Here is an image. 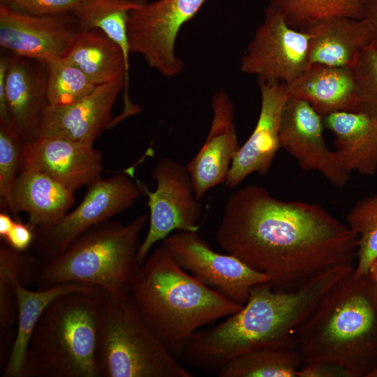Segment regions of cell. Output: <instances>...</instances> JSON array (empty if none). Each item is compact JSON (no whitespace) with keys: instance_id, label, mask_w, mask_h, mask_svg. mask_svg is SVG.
<instances>
[{"instance_id":"cell-4","label":"cell","mask_w":377,"mask_h":377,"mask_svg":"<svg viewBox=\"0 0 377 377\" xmlns=\"http://www.w3.org/2000/svg\"><path fill=\"white\" fill-rule=\"evenodd\" d=\"M131 296L152 332L179 360L184 343L200 327L243 306L182 269L163 243L141 264Z\"/></svg>"},{"instance_id":"cell-8","label":"cell","mask_w":377,"mask_h":377,"mask_svg":"<svg viewBox=\"0 0 377 377\" xmlns=\"http://www.w3.org/2000/svg\"><path fill=\"white\" fill-rule=\"evenodd\" d=\"M143 186L128 172L101 178L88 186L80 203L56 223L35 228L31 246L44 260L60 254L89 229L133 207L144 193Z\"/></svg>"},{"instance_id":"cell-34","label":"cell","mask_w":377,"mask_h":377,"mask_svg":"<svg viewBox=\"0 0 377 377\" xmlns=\"http://www.w3.org/2000/svg\"><path fill=\"white\" fill-rule=\"evenodd\" d=\"M34 236V227L29 223L15 220L9 233L2 241L16 250L25 251L32 246Z\"/></svg>"},{"instance_id":"cell-14","label":"cell","mask_w":377,"mask_h":377,"mask_svg":"<svg viewBox=\"0 0 377 377\" xmlns=\"http://www.w3.org/2000/svg\"><path fill=\"white\" fill-rule=\"evenodd\" d=\"M123 90V117L135 114L124 78L98 85L83 98L68 105H48L43 112L38 137H59L93 146L96 138L112 126V110Z\"/></svg>"},{"instance_id":"cell-21","label":"cell","mask_w":377,"mask_h":377,"mask_svg":"<svg viewBox=\"0 0 377 377\" xmlns=\"http://www.w3.org/2000/svg\"><path fill=\"white\" fill-rule=\"evenodd\" d=\"M304 30L311 34L309 65L352 68L360 53L372 42L369 27L364 19L333 17L316 22Z\"/></svg>"},{"instance_id":"cell-23","label":"cell","mask_w":377,"mask_h":377,"mask_svg":"<svg viewBox=\"0 0 377 377\" xmlns=\"http://www.w3.org/2000/svg\"><path fill=\"white\" fill-rule=\"evenodd\" d=\"M334 135V150L350 173L377 171V119L363 111L337 112L323 117Z\"/></svg>"},{"instance_id":"cell-25","label":"cell","mask_w":377,"mask_h":377,"mask_svg":"<svg viewBox=\"0 0 377 377\" xmlns=\"http://www.w3.org/2000/svg\"><path fill=\"white\" fill-rule=\"evenodd\" d=\"M64 59L97 86L124 78L128 91L129 63L120 47L101 30L80 31Z\"/></svg>"},{"instance_id":"cell-2","label":"cell","mask_w":377,"mask_h":377,"mask_svg":"<svg viewBox=\"0 0 377 377\" xmlns=\"http://www.w3.org/2000/svg\"><path fill=\"white\" fill-rule=\"evenodd\" d=\"M354 269L351 265L328 269L294 289L277 288L270 281L254 286L237 312L218 325L196 331L184 343L179 360L216 373L230 360L258 348L297 347V327L325 294Z\"/></svg>"},{"instance_id":"cell-9","label":"cell","mask_w":377,"mask_h":377,"mask_svg":"<svg viewBox=\"0 0 377 377\" xmlns=\"http://www.w3.org/2000/svg\"><path fill=\"white\" fill-rule=\"evenodd\" d=\"M206 0L145 1L130 11L128 36L131 53L141 55L162 75L173 77L183 70L175 43L181 28L191 20Z\"/></svg>"},{"instance_id":"cell-28","label":"cell","mask_w":377,"mask_h":377,"mask_svg":"<svg viewBox=\"0 0 377 377\" xmlns=\"http://www.w3.org/2000/svg\"><path fill=\"white\" fill-rule=\"evenodd\" d=\"M294 29L304 30L333 17L362 19L361 0H267Z\"/></svg>"},{"instance_id":"cell-20","label":"cell","mask_w":377,"mask_h":377,"mask_svg":"<svg viewBox=\"0 0 377 377\" xmlns=\"http://www.w3.org/2000/svg\"><path fill=\"white\" fill-rule=\"evenodd\" d=\"M288 97L304 100L322 116L360 110V92L352 68L310 64L286 84Z\"/></svg>"},{"instance_id":"cell-27","label":"cell","mask_w":377,"mask_h":377,"mask_svg":"<svg viewBox=\"0 0 377 377\" xmlns=\"http://www.w3.org/2000/svg\"><path fill=\"white\" fill-rule=\"evenodd\" d=\"M145 0H87L80 10L74 13L80 31L98 29L117 44L128 63L131 53L128 20L131 10L142 5Z\"/></svg>"},{"instance_id":"cell-35","label":"cell","mask_w":377,"mask_h":377,"mask_svg":"<svg viewBox=\"0 0 377 377\" xmlns=\"http://www.w3.org/2000/svg\"><path fill=\"white\" fill-rule=\"evenodd\" d=\"M299 377H349L346 371L336 365L325 363H304Z\"/></svg>"},{"instance_id":"cell-39","label":"cell","mask_w":377,"mask_h":377,"mask_svg":"<svg viewBox=\"0 0 377 377\" xmlns=\"http://www.w3.org/2000/svg\"><path fill=\"white\" fill-rule=\"evenodd\" d=\"M367 276L370 279L377 298V258L374 261L370 267Z\"/></svg>"},{"instance_id":"cell-15","label":"cell","mask_w":377,"mask_h":377,"mask_svg":"<svg viewBox=\"0 0 377 377\" xmlns=\"http://www.w3.org/2000/svg\"><path fill=\"white\" fill-rule=\"evenodd\" d=\"M323 117L307 101L288 97L282 111L279 141L304 170L322 174L332 185L343 187L350 173L327 147Z\"/></svg>"},{"instance_id":"cell-5","label":"cell","mask_w":377,"mask_h":377,"mask_svg":"<svg viewBox=\"0 0 377 377\" xmlns=\"http://www.w3.org/2000/svg\"><path fill=\"white\" fill-rule=\"evenodd\" d=\"M148 220L145 214L126 224L109 220L89 229L62 253L39 264L35 283L42 289L82 283L112 297L130 295L141 266L140 237Z\"/></svg>"},{"instance_id":"cell-41","label":"cell","mask_w":377,"mask_h":377,"mask_svg":"<svg viewBox=\"0 0 377 377\" xmlns=\"http://www.w3.org/2000/svg\"><path fill=\"white\" fill-rule=\"evenodd\" d=\"M367 377H377V367L372 371Z\"/></svg>"},{"instance_id":"cell-32","label":"cell","mask_w":377,"mask_h":377,"mask_svg":"<svg viewBox=\"0 0 377 377\" xmlns=\"http://www.w3.org/2000/svg\"><path fill=\"white\" fill-rule=\"evenodd\" d=\"M360 92V110L377 119V50L371 45L352 66Z\"/></svg>"},{"instance_id":"cell-33","label":"cell","mask_w":377,"mask_h":377,"mask_svg":"<svg viewBox=\"0 0 377 377\" xmlns=\"http://www.w3.org/2000/svg\"><path fill=\"white\" fill-rule=\"evenodd\" d=\"M87 0H13V8L34 15L52 16L75 13Z\"/></svg>"},{"instance_id":"cell-30","label":"cell","mask_w":377,"mask_h":377,"mask_svg":"<svg viewBox=\"0 0 377 377\" xmlns=\"http://www.w3.org/2000/svg\"><path fill=\"white\" fill-rule=\"evenodd\" d=\"M97 87L78 68L64 58L47 63L46 93L48 105H63L76 102Z\"/></svg>"},{"instance_id":"cell-18","label":"cell","mask_w":377,"mask_h":377,"mask_svg":"<svg viewBox=\"0 0 377 377\" xmlns=\"http://www.w3.org/2000/svg\"><path fill=\"white\" fill-rule=\"evenodd\" d=\"M212 119L206 140L186 168L198 198L226 182L232 161L240 146L235 126V105L224 91L214 93Z\"/></svg>"},{"instance_id":"cell-12","label":"cell","mask_w":377,"mask_h":377,"mask_svg":"<svg viewBox=\"0 0 377 377\" xmlns=\"http://www.w3.org/2000/svg\"><path fill=\"white\" fill-rule=\"evenodd\" d=\"M162 243L182 269L242 306L254 286L271 281L234 256L214 251L198 231H175Z\"/></svg>"},{"instance_id":"cell-29","label":"cell","mask_w":377,"mask_h":377,"mask_svg":"<svg viewBox=\"0 0 377 377\" xmlns=\"http://www.w3.org/2000/svg\"><path fill=\"white\" fill-rule=\"evenodd\" d=\"M346 221L357 241L354 274L366 276L377 258V193L358 200L348 212Z\"/></svg>"},{"instance_id":"cell-16","label":"cell","mask_w":377,"mask_h":377,"mask_svg":"<svg viewBox=\"0 0 377 377\" xmlns=\"http://www.w3.org/2000/svg\"><path fill=\"white\" fill-rule=\"evenodd\" d=\"M103 169L102 155L93 146L68 139L38 137L22 148L20 172L43 173L73 193L100 180Z\"/></svg>"},{"instance_id":"cell-11","label":"cell","mask_w":377,"mask_h":377,"mask_svg":"<svg viewBox=\"0 0 377 377\" xmlns=\"http://www.w3.org/2000/svg\"><path fill=\"white\" fill-rule=\"evenodd\" d=\"M310 38L309 32L293 28L268 5L242 57L240 69L259 81L288 84L309 65Z\"/></svg>"},{"instance_id":"cell-13","label":"cell","mask_w":377,"mask_h":377,"mask_svg":"<svg viewBox=\"0 0 377 377\" xmlns=\"http://www.w3.org/2000/svg\"><path fill=\"white\" fill-rule=\"evenodd\" d=\"M80 32L74 13L34 15L0 5V45L11 55L45 64L64 58Z\"/></svg>"},{"instance_id":"cell-6","label":"cell","mask_w":377,"mask_h":377,"mask_svg":"<svg viewBox=\"0 0 377 377\" xmlns=\"http://www.w3.org/2000/svg\"><path fill=\"white\" fill-rule=\"evenodd\" d=\"M106 295L73 292L55 298L31 334L22 377H98V320Z\"/></svg>"},{"instance_id":"cell-36","label":"cell","mask_w":377,"mask_h":377,"mask_svg":"<svg viewBox=\"0 0 377 377\" xmlns=\"http://www.w3.org/2000/svg\"><path fill=\"white\" fill-rule=\"evenodd\" d=\"M361 13L370 29L371 45L377 50V0H361Z\"/></svg>"},{"instance_id":"cell-7","label":"cell","mask_w":377,"mask_h":377,"mask_svg":"<svg viewBox=\"0 0 377 377\" xmlns=\"http://www.w3.org/2000/svg\"><path fill=\"white\" fill-rule=\"evenodd\" d=\"M98 377H193L158 339L130 295L102 302L95 354Z\"/></svg>"},{"instance_id":"cell-40","label":"cell","mask_w":377,"mask_h":377,"mask_svg":"<svg viewBox=\"0 0 377 377\" xmlns=\"http://www.w3.org/2000/svg\"><path fill=\"white\" fill-rule=\"evenodd\" d=\"M13 0H0V5L9 6Z\"/></svg>"},{"instance_id":"cell-19","label":"cell","mask_w":377,"mask_h":377,"mask_svg":"<svg viewBox=\"0 0 377 377\" xmlns=\"http://www.w3.org/2000/svg\"><path fill=\"white\" fill-rule=\"evenodd\" d=\"M47 64L9 56L5 91L10 125L26 144L38 138L42 118L48 105Z\"/></svg>"},{"instance_id":"cell-3","label":"cell","mask_w":377,"mask_h":377,"mask_svg":"<svg viewBox=\"0 0 377 377\" xmlns=\"http://www.w3.org/2000/svg\"><path fill=\"white\" fill-rule=\"evenodd\" d=\"M295 336L303 364H333L349 377H367L377 367V298L369 277L354 270L343 277Z\"/></svg>"},{"instance_id":"cell-24","label":"cell","mask_w":377,"mask_h":377,"mask_svg":"<svg viewBox=\"0 0 377 377\" xmlns=\"http://www.w3.org/2000/svg\"><path fill=\"white\" fill-rule=\"evenodd\" d=\"M74 200L73 192L49 176L23 170L14 188L13 217L21 221L19 213L25 212L33 227L50 226L69 212Z\"/></svg>"},{"instance_id":"cell-38","label":"cell","mask_w":377,"mask_h":377,"mask_svg":"<svg viewBox=\"0 0 377 377\" xmlns=\"http://www.w3.org/2000/svg\"><path fill=\"white\" fill-rule=\"evenodd\" d=\"M15 219L11 217L8 212L1 209L0 212V237L4 239L12 228Z\"/></svg>"},{"instance_id":"cell-26","label":"cell","mask_w":377,"mask_h":377,"mask_svg":"<svg viewBox=\"0 0 377 377\" xmlns=\"http://www.w3.org/2000/svg\"><path fill=\"white\" fill-rule=\"evenodd\" d=\"M302 364L297 347L272 345L235 357L216 374L219 377H299Z\"/></svg>"},{"instance_id":"cell-1","label":"cell","mask_w":377,"mask_h":377,"mask_svg":"<svg viewBox=\"0 0 377 377\" xmlns=\"http://www.w3.org/2000/svg\"><path fill=\"white\" fill-rule=\"evenodd\" d=\"M216 241L280 289L296 288L334 267L354 265L357 249L348 226L320 205L282 200L256 185L228 197Z\"/></svg>"},{"instance_id":"cell-17","label":"cell","mask_w":377,"mask_h":377,"mask_svg":"<svg viewBox=\"0 0 377 377\" xmlns=\"http://www.w3.org/2000/svg\"><path fill=\"white\" fill-rule=\"evenodd\" d=\"M260 110L256 125L239 147L228 172L225 184L235 188L252 173L266 175L281 148L279 128L288 98L286 84L259 81Z\"/></svg>"},{"instance_id":"cell-37","label":"cell","mask_w":377,"mask_h":377,"mask_svg":"<svg viewBox=\"0 0 377 377\" xmlns=\"http://www.w3.org/2000/svg\"><path fill=\"white\" fill-rule=\"evenodd\" d=\"M9 63V56H1L0 59V124L10 125L5 91L6 74Z\"/></svg>"},{"instance_id":"cell-31","label":"cell","mask_w":377,"mask_h":377,"mask_svg":"<svg viewBox=\"0 0 377 377\" xmlns=\"http://www.w3.org/2000/svg\"><path fill=\"white\" fill-rule=\"evenodd\" d=\"M24 142L10 125L0 124V198L13 214V191L20 172Z\"/></svg>"},{"instance_id":"cell-10","label":"cell","mask_w":377,"mask_h":377,"mask_svg":"<svg viewBox=\"0 0 377 377\" xmlns=\"http://www.w3.org/2000/svg\"><path fill=\"white\" fill-rule=\"evenodd\" d=\"M152 177L156 182L154 191L143 186L147 196L149 225L138 253L140 264L154 245L171 233L198 231L202 213L200 199L195 194L186 166L171 158H163L156 163Z\"/></svg>"},{"instance_id":"cell-22","label":"cell","mask_w":377,"mask_h":377,"mask_svg":"<svg viewBox=\"0 0 377 377\" xmlns=\"http://www.w3.org/2000/svg\"><path fill=\"white\" fill-rule=\"evenodd\" d=\"M0 268L6 271L13 280L17 311V330L3 376L22 377L31 334L43 312L55 298L73 292L96 295L107 294L98 287L82 283H64L37 290H31L15 279L12 270L8 265L0 263Z\"/></svg>"}]
</instances>
